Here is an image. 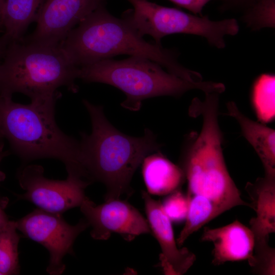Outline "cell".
<instances>
[{"label":"cell","mask_w":275,"mask_h":275,"mask_svg":"<svg viewBox=\"0 0 275 275\" xmlns=\"http://www.w3.org/2000/svg\"><path fill=\"white\" fill-rule=\"evenodd\" d=\"M220 94L207 92L203 100H192L189 114L202 116V128L187 137L180 158L187 182V214L206 222L237 206L252 207L241 198L225 163L218 120Z\"/></svg>","instance_id":"cell-1"},{"label":"cell","mask_w":275,"mask_h":275,"mask_svg":"<svg viewBox=\"0 0 275 275\" xmlns=\"http://www.w3.org/2000/svg\"><path fill=\"white\" fill-rule=\"evenodd\" d=\"M83 104L90 115L92 131L80 133L82 164L85 178L92 183H103L105 201L131 196V181L135 171L148 155L161 147L153 132L146 128L144 134L134 137L113 126L101 105L87 100Z\"/></svg>","instance_id":"cell-2"},{"label":"cell","mask_w":275,"mask_h":275,"mask_svg":"<svg viewBox=\"0 0 275 275\" xmlns=\"http://www.w3.org/2000/svg\"><path fill=\"white\" fill-rule=\"evenodd\" d=\"M60 46L78 68L127 54L152 60L189 81H198L202 78L200 73L178 62L177 51L146 41L124 18L109 13L105 6L96 9L73 29Z\"/></svg>","instance_id":"cell-3"},{"label":"cell","mask_w":275,"mask_h":275,"mask_svg":"<svg viewBox=\"0 0 275 275\" xmlns=\"http://www.w3.org/2000/svg\"><path fill=\"white\" fill-rule=\"evenodd\" d=\"M58 99L23 104L0 96V131L12 151L23 162L41 158L60 160L67 172L84 177L80 142L64 133L57 124Z\"/></svg>","instance_id":"cell-4"},{"label":"cell","mask_w":275,"mask_h":275,"mask_svg":"<svg viewBox=\"0 0 275 275\" xmlns=\"http://www.w3.org/2000/svg\"><path fill=\"white\" fill-rule=\"evenodd\" d=\"M79 69L60 45L11 42L0 64V96L12 97L20 93L31 101L59 99V88L77 92L75 81Z\"/></svg>","instance_id":"cell-5"},{"label":"cell","mask_w":275,"mask_h":275,"mask_svg":"<svg viewBox=\"0 0 275 275\" xmlns=\"http://www.w3.org/2000/svg\"><path fill=\"white\" fill-rule=\"evenodd\" d=\"M78 78L86 82L113 86L126 95L121 105L138 111L145 99L162 96L179 97L191 90L223 93L225 85L212 81H189L165 70L159 64L137 56L108 59L79 68Z\"/></svg>","instance_id":"cell-6"},{"label":"cell","mask_w":275,"mask_h":275,"mask_svg":"<svg viewBox=\"0 0 275 275\" xmlns=\"http://www.w3.org/2000/svg\"><path fill=\"white\" fill-rule=\"evenodd\" d=\"M127 1L133 9L125 11L122 17L140 35L151 36L158 45L164 36L185 34L204 38L211 46L222 49L226 47L225 37L235 36L239 30L234 18L214 21L207 15L186 13L148 0Z\"/></svg>","instance_id":"cell-7"},{"label":"cell","mask_w":275,"mask_h":275,"mask_svg":"<svg viewBox=\"0 0 275 275\" xmlns=\"http://www.w3.org/2000/svg\"><path fill=\"white\" fill-rule=\"evenodd\" d=\"M67 173L66 180H52L44 176L41 166H23L18 171L17 178L25 192L18 197L53 213L62 214L79 207L86 198L85 189L91 183L76 174Z\"/></svg>","instance_id":"cell-8"},{"label":"cell","mask_w":275,"mask_h":275,"mask_svg":"<svg viewBox=\"0 0 275 275\" xmlns=\"http://www.w3.org/2000/svg\"><path fill=\"white\" fill-rule=\"evenodd\" d=\"M15 223L17 230L48 250L49 261L46 271L50 275H60L64 272V257L68 254H74L73 246L75 239L90 226L85 218L71 225L63 218L62 214L38 208Z\"/></svg>","instance_id":"cell-9"},{"label":"cell","mask_w":275,"mask_h":275,"mask_svg":"<svg viewBox=\"0 0 275 275\" xmlns=\"http://www.w3.org/2000/svg\"><path fill=\"white\" fill-rule=\"evenodd\" d=\"M79 207L92 227L90 234L94 239L107 240L112 233H115L130 241L151 232L147 220L140 211L120 199L96 205L86 197Z\"/></svg>","instance_id":"cell-10"},{"label":"cell","mask_w":275,"mask_h":275,"mask_svg":"<svg viewBox=\"0 0 275 275\" xmlns=\"http://www.w3.org/2000/svg\"><path fill=\"white\" fill-rule=\"evenodd\" d=\"M107 0H45L36 17V28L25 41L60 45L69 33Z\"/></svg>","instance_id":"cell-11"},{"label":"cell","mask_w":275,"mask_h":275,"mask_svg":"<svg viewBox=\"0 0 275 275\" xmlns=\"http://www.w3.org/2000/svg\"><path fill=\"white\" fill-rule=\"evenodd\" d=\"M142 196L151 232L161 248L159 259L163 272L167 275L184 274L196 261V256L186 248H178L171 221L161 203L153 199L145 191H142Z\"/></svg>","instance_id":"cell-12"},{"label":"cell","mask_w":275,"mask_h":275,"mask_svg":"<svg viewBox=\"0 0 275 275\" xmlns=\"http://www.w3.org/2000/svg\"><path fill=\"white\" fill-rule=\"evenodd\" d=\"M204 228L200 240L213 243V265L218 266L229 261L248 260L252 257L254 245L253 233L237 219L219 228Z\"/></svg>","instance_id":"cell-13"},{"label":"cell","mask_w":275,"mask_h":275,"mask_svg":"<svg viewBox=\"0 0 275 275\" xmlns=\"http://www.w3.org/2000/svg\"><path fill=\"white\" fill-rule=\"evenodd\" d=\"M245 189L256 213L250 221L254 237L269 239V235L275 231V177L264 175L253 183L248 182Z\"/></svg>","instance_id":"cell-14"},{"label":"cell","mask_w":275,"mask_h":275,"mask_svg":"<svg viewBox=\"0 0 275 275\" xmlns=\"http://www.w3.org/2000/svg\"><path fill=\"white\" fill-rule=\"evenodd\" d=\"M227 107L228 114L237 121L244 138L261 159L264 175L275 177L274 130L246 117L233 101L228 102Z\"/></svg>","instance_id":"cell-15"},{"label":"cell","mask_w":275,"mask_h":275,"mask_svg":"<svg viewBox=\"0 0 275 275\" xmlns=\"http://www.w3.org/2000/svg\"><path fill=\"white\" fill-rule=\"evenodd\" d=\"M142 175L149 194L166 196L177 190L185 179L182 169L158 152L142 161Z\"/></svg>","instance_id":"cell-16"},{"label":"cell","mask_w":275,"mask_h":275,"mask_svg":"<svg viewBox=\"0 0 275 275\" xmlns=\"http://www.w3.org/2000/svg\"><path fill=\"white\" fill-rule=\"evenodd\" d=\"M45 0H4L1 12L3 36L10 43L22 40Z\"/></svg>","instance_id":"cell-17"},{"label":"cell","mask_w":275,"mask_h":275,"mask_svg":"<svg viewBox=\"0 0 275 275\" xmlns=\"http://www.w3.org/2000/svg\"><path fill=\"white\" fill-rule=\"evenodd\" d=\"M275 76L263 73L254 81L252 89V101L258 119L262 122L274 118Z\"/></svg>","instance_id":"cell-18"},{"label":"cell","mask_w":275,"mask_h":275,"mask_svg":"<svg viewBox=\"0 0 275 275\" xmlns=\"http://www.w3.org/2000/svg\"><path fill=\"white\" fill-rule=\"evenodd\" d=\"M15 221H9L0 230V275L18 274L20 272L18 244L20 236Z\"/></svg>","instance_id":"cell-19"},{"label":"cell","mask_w":275,"mask_h":275,"mask_svg":"<svg viewBox=\"0 0 275 275\" xmlns=\"http://www.w3.org/2000/svg\"><path fill=\"white\" fill-rule=\"evenodd\" d=\"M253 31L275 27V0H258L245 10L242 17Z\"/></svg>","instance_id":"cell-20"},{"label":"cell","mask_w":275,"mask_h":275,"mask_svg":"<svg viewBox=\"0 0 275 275\" xmlns=\"http://www.w3.org/2000/svg\"><path fill=\"white\" fill-rule=\"evenodd\" d=\"M162 204L163 209L171 221L179 222L185 219L188 203L186 196L180 189L169 195Z\"/></svg>","instance_id":"cell-21"},{"label":"cell","mask_w":275,"mask_h":275,"mask_svg":"<svg viewBox=\"0 0 275 275\" xmlns=\"http://www.w3.org/2000/svg\"><path fill=\"white\" fill-rule=\"evenodd\" d=\"M178 7L184 8L193 14L203 16L202 11L205 6L213 0H169Z\"/></svg>","instance_id":"cell-22"},{"label":"cell","mask_w":275,"mask_h":275,"mask_svg":"<svg viewBox=\"0 0 275 275\" xmlns=\"http://www.w3.org/2000/svg\"><path fill=\"white\" fill-rule=\"evenodd\" d=\"M223 2V9H241L246 10L258 0H220Z\"/></svg>","instance_id":"cell-23"},{"label":"cell","mask_w":275,"mask_h":275,"mask_svg":"<svg viewBox=\"0 0 275 275\" xmlns=\"http://www.w3.org/2000/svg\"><path fill=\"white\" fill-rule=\"evenodd\" d=\"M4 204L3 201L0 199V230L4 227L10 221L5 212Z\"/></svg>","instance_id":"cell-24"},{"label":"cell","mask_w":275,"mask_h":275,"mask_svg":"<svg viewBox=\"0 0 275 275\" xmlns=\"http://www.w3.org/2000/svg\"><path fill=\"white\" fill-rule=\"evenodd\" d=\"M9 42L3 35L0 37V64L3 59L7 47Z\"/></svg>","instance_id":"cell-25"},{"label":"cell","mask_w":275,"mask_h":275,"mask_svg":"<svg viewBox=\"0 0 275 275\" xmlns=\"http://www.w3.org/2000/svg\"><path fill=\"white\" fill-rule=\"evenodd\" d=\"M9 154L8 151H0V163L2 160L5 157L7 156ZM5 178V175L2 172L0 171V181L4 180Z\"/></svg>","instance_id":"cell-26"},{"label":"cell","mask_w":275,"mask_h":275,"mask_svg":"<svg viewBox=\"0 0 275 275\" xmlns=\"http://www.w3.org/2000/svg\"><path fill=\"white\" fill-rule=\"evenodd\" d=\"M4 137L0 131V151L3 150L4 148Z\"/></svg>","instance_id":"cell-27"},{"label":"cell","mask_w":275,"mask_h":275,"mask_svg":"<svg viewBox=\"0 0 275 275\" xmlns=\"http://www.w3.org/2000/svg\"><path fill=\"white\" fill-rule=\"evenodd\" d=\"M3 1H4V0H0V10H1V9H2Z\"/></svg>","instance_id":"cell-28"},{"label":"cell","mask_w":275,"mask_h":275,"mask_svg":"<svg viewBox=\"0 0 275 275\" xmlns=\"http://www.w3.org/2000/svg\"><path fill=\"white\" fill-rule=\"evenodd\" d=\"M0 26H2L1 19V10H0Z\"/></svg>","instance_id":"cell-29"}]
</instances>
